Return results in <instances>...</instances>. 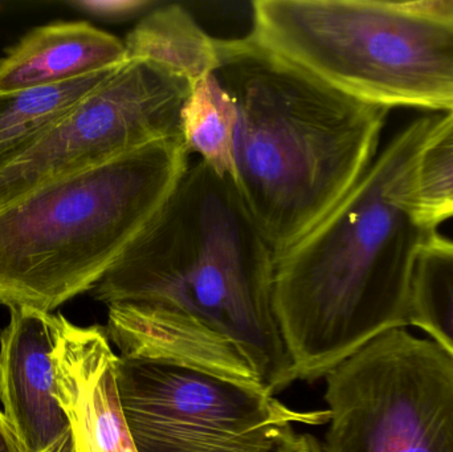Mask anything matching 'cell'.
Wrapping results in <instances>:
<instances>
[{
    "mask_svg": "<svg viewBox=\"0 0 453 452\" xmlns=\"http://www.w3.org/2000/svg\"><path fill=\"white\" fill-rule=\"evenodd\" d=\"M0 452H23L3 411H0Z\"/></svg>",
    "mask_w": 453,
    "mask_h": 452,
    "instance_id": "obj_19",
    "label": "cell"
},
{
    "mask_svg": "<svg viewBox=\"0 0 453 452\" xmlns=\"http://www.w3.org/2000/svg\"><path fill=\"white\" fill-rule=\"evenodd\" d=\"M250 36L364 103L453 111V0H255Z\"/></svg>",
    "mask_w": 453,
    "mask_h": 452,
    "instance_id": "obj_5",
    "label": "cell"
},
{
    "mask_svg": "<svg viewBox=\"0 0 453 452\" xmlns=\"http://www.w3.org/2000/svg\"><path fill=\"white\" fill-rule=\"evenodd\" d=\"M409 323L453 358V241L441 234L428 239L418 257Z\"/></svg>",
    "mask_w": 453,
    "mask_h": 452,
    "instance_id": "obj_16",
    "label": "cell"
},
{
    "mask_svg": "<svg viewBox=\"0 0 453 452\" xmlns=\"http://www.w3.org/2000/svg\"><path fill=\"white\" fill-rule=\"evenodd\" d=\"M325 452H453V358L403 328L326 374Z\"/></svg>",
    "mask_w": 453,
    "mask_h": 452,
    "instance_id": "obj_7",
    "label": "cell"
},
{
    "mask_svg": "<svg viewBox=\"0 0 453 452\" xmlns=\"http://www.w3.org/2000/svg\"><path fill=\"white\" fill-rule=\"evenodd\" d=\"M125 61L124 40L92 24L37 27L0 60V93L64 84Z\"/></svg>",
    "mask_w": 453,
    "mask_h": 452,
    "instance_id": "obj_12",
    "label": "cell"
},
{
    "mask_svg": "<svg viewBox=\"0 0 453 452\" xmlns=\"http://www.w3.org/2000/svg\"><path fill=\"white\" fill-rule=\"evenodd\" d=\"M303 452H325L324 445L313 435L306 434L305 448Z\"/></svg>",
    "mask_w": 453,
    "mask_h": 452,
    "instance_id": "obj_21",
    "label": "cell"
},
{
    "mask_svg": "<svg viewBox=\"0 0 453 452\" xmlns=\"http://www.w3.org/2000/svg\"><path fill=\"white\" fill-rule=\"evenodd\" d=\"M0 334V402L23 452H42L69 433L56 398L52 313L10 308Z\"/></svg>",
    "mask_w": 453,
    "mask_h": 452,
    "instance_id": "obj_10",
    "label": "cell"
},
{
    "mask_svg": "<svg viewBox=\"0 0 453 452\" xmlns=\"http://www.w3.org/2000/svg\"><path fill=\"white\" fill-rule=\"evenodd\" d=\"M236 124V106L217 74L194 85L180 114V137L188 154H198L207 167L228 180Z\"/></svg>",
    "mask_w": 453,
    "mask_h": 452,
    "instance_id": "obj_15",
    "label": "cell"
},
{
    "mask_svg": "<svg viewBox=\"0 0 453 452\" xmlns=\"http://www.w3.org/2000/svg\"><path fill=\"white\" fill-rule=\"evenodd\" d=\"M42 452H76L74 450L73 440H72L71 432L66 433L61 440H58L55 445Z\"/></svg>",
    "mask_w": 453,
    "mask_h": 452,
    "instance_id": "obj_20",
    "label": "cell"
},
{
    "mask_svg": "<svg viewBox=\"0 0 453 452\" xmlns=\"http://www.w3.org/2000/svg\"><path fill=\"white\" fill-rule=\"evenodd\" d=\"M237 111L231 180L276 254L313 230L378 156L388 109L350 97L261 47L218 39Z\"/></svg>",
    "mask_w": 453,
    "mask_h": 452,
    "instance_id": "obj_2",
    "label": "cell"
},
{
    "mask_svg": "<svg viewBox=\"0 0 453 452\" xmlns=\"http://www.w3.org/2000/svg\"><path fill=\"white\" fill-rule=\"evenodd\" d=\"M409 203L430 230L453 219V111L434 119L410 175Z\"/></svg>",
    "mask_w": 453,
    "mask_h": 452,
    "instance_id": "obj_17",
    "label": "cell"
},
{
    "mask_svg": "<svg viewBox=\"0 0 453 452\" xmlns=\"http://www.w3.org/2000/svg\"><path fill=\"white\" fill-rule=\"evenodd\" d=\"M159 0H71L69 7L109 23L141 20L162 5Z\"/></svg>",
    "mask_w": 453,
    "mask_h": 452,
    "instance_id": "obj_18",
    "label": "cell"
},
{
    "mask_svg": "<svg viewBox=\"0 0 453 452\" xmlns=\"http://www.w3.org/2000/svg\"><path fill=\"white\" fill-rule=\"evenodd\" d=\"M433 117L414 119L313 230L276 254L273 310L296 379L316 381L410 326L415 265L438 233L418 222L410 175Z\"/></svg>",
    "mask_w": 453,
    "mask_h": 452,
    "instance_id": "obj_1",
    "label": "cell"
},
{
    "mask_svg": "<svg viewBox=\"0 0 453 452\" xmlns=\"http://www.w3.org/2000/svg\"><path fill=\"white\" fill-rule=\"evenodd\" d=\"M117 379L137 452H303L296 426L329 424V410L169 364L119 357Z\"/></svg>",
    "mask_w": 453,
    "mask_h": 452,
    "instance_id": "obj_6",
    "label": "cell"
},
{
    "mask_svg": "<svg viewBox=\"0 0 453 452\" xmlns=\"http://www.w3.org/2000/svg\"><path fill=\"white\" fill-rule=\"evenodd\" d=\"M274 259L231 180L199 161L90 294L198 318L244 350L274 395L297 379L274 315Z\"/></svg>",
    "mask_w": 453,
    "mask_h": 452,
    "instance_id": "obj_3",
    "label": "cell"
},
{
    "mask_svg": "<svg viewBox=\"0 0 453 452\" xmlns=\"http://www.w3.org/2000/svg\"><path fill=\"white\" fill-rule=\"evenodd\" d=\"M127 61L161 64L191 85L219 65L218 39L210 36L193 13L178 3L164 2L141 19L124 39Z\"/></svg>",
    "mask_w": 453,
    "mask_h": 452,
    "instance_id": "obj_13",
    "label": "cell"
},
{
    "mask_svg": "<svg viewBox=\"0 0 453 452\" xmlns=\"http://www.w3.org/2000/svg\"><path fill=\"white\" fill-rule=\"evenodd\" d=\"M55 321L56 398L76 452H137L119 389V356L104 326Z\"/></svg>",
    "mask_w": 453,
    "mask_h": 452,
    "instance_id": "obj_9",
    "label": "cell"
},
{
    "mask_svg": "<svg viewBox=\"0 0 453 452\" xmlns=\"http://www.w3.org/2000/svg\"><path fill=\"white\" fill-rule=\"evenodd\" d=\"M121 65L52 87L0 93V172L34 148Z\"/></svg>",
    "mask_w": 453,
    "mask_h": 452,
    "instance_id": "obj_14",
    "label": "cell"
},
{
    "mask_svg": "<svg viewBox=\"0 0 453 452\" xmlns=\"http://www.w3.org/2000/svg\"><path fill=\"white\" fill-rule=\"evenodd\" d=\"M108 308L106 333L119 357L169 364L265 389L244 350L198 318L149 303Z\"/></svg>",
    "mask_w": 453,
    "mask_h": 452,
    "instance_id": "obj_11",
    "label": "cell"
},
{
    "mask_svg": "<svg viewBox=\"0 0 453 452\" xmlns=\"http://www.w3.org/2000/svg\"><path fill=\"white\" fill-rule=\"evenodd\" d=\"M193 85L167 66L125 61L34 148L0 172V209L29 191L180 137Z\"/></svg>",
    "mask_w": 453,
    "mask_h": 452,
    "instance_id": "obj_8",
    "label": "cell"
},
{
    "mask_svg": "<svg viewBox=\"0 0 453 452\" xmlns=\"http://www.w3.org/2000/svg\"><path fill=\"white\" fill-rule=\"evenodd\" d=\"M182 138L40 186L0 209V304L52 313L90 292L188 170Z\"/></svg>",
    "mask_w": 453,
    "mask_h": 452,
    "instance_id": "obj_4",
    "label": "cell"
}]
</instances>
